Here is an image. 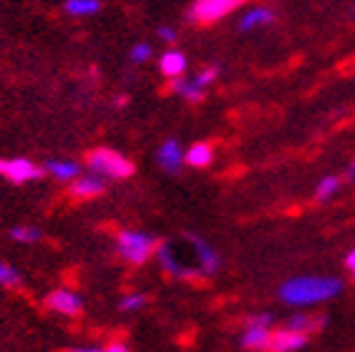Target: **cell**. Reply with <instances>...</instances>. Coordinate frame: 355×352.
I'll return each instance as SVG.
<instances>
[{
    "mask_svg": "<svg viewBox=\"0 0 355 352\" xmlns=\"http://www.w3.org/2000/svg\"><path fill=\"white\" fill-rule=\"evenodd\" d=\"M219 76V68L217 66H209L205 71H199L197 76H191V78H184V76H179V78H171V91L179 94L182 98H187L189 103H197L205 98V91L207 86H212L217 81Z\"/></svg>",
    "mask_w": 355,
    "mask_h": 352,
    "instance_id": "obj_5",
    "label": "cell"
},
{
    "mask_svg": "<svg viewBox=\"0 0 355 352\" xmlns=\"http://www.w3.org/2000/svg\"><path fill=\"white\" fill-rule=\"evenodd\" d=\"M159 71L166 76V78H179V76H184L187 71V55L182 51H166L162 58H159Z\"/></svg>",
    "mask_w": 355,
    "mask_h": 352,
    "instance_id": "obj_15",
    "label": "cell"
},
{
    "mask_svg": "<svg viewBox=\"0 0 355 352\" xmlns=\"http://www.w3.org/2000/svg\"><path fill=\"white\" fill-rule=\"evenodd\" d=\"M0 176L8 179L10 184H26L38 179L41 169L33 161L23 159V156H18V159H0Z\"/></svg>",
    "mask_w": 355,
    "mask_h": 352,
    "instance_id": "obj_7",
    "label": "cell"
},
{
    "mask_svg": "<svg viewBox=\"0 0 355 352\" xmlns=\"http://www.w3.org/2000/svg\"><path fill=\"white\" fill-rule=\"evenodd\" d=\"M345 267H348V270H350V274H353V277H355V249L350 252L348 257H345Z\"/></svg>",
    "mask_w": 355,
    "mask_h": 352,
    "instance_id": "obj_27",
    "label": "cell"
},
{
    "mask_svg": "<svg viewBox=\"0 0 355 352\" xmlns=\"http://www.w3.org/2000/svg\"><path fill=\"white\" fill-rule=\"evenodd\" d=\"M157 237L144 234V231L123 229L116 234V254L129 264H144L157 254Z\"/></svg>",
    "mask_w": 355,
    "mask_h": 352,
    "instance_id": "obj_3",
    "label": "cell"
},
{
    "mask_svg": "<svg viewBox=\"0 0 355 352\" xmlns=\"http://www.w3.org/2000/svg\"><path fill=\"white\" fill-rule=\"evenodd\" d=\"M86 166H89V171L101 176V179H114V182H119V179H129V176L134 174V164L114 149L89 151V156H86Z\"/></svg>",
    "mask_w": 355,
    "mask_h": 352,
    "instance_id": "obj_2",
    "label": "cell"
},
{
    "mask_svg": "<svg viewBox=\"0 0 355 352\" xmlns=\"http://www.w3.org/2000/svg\"><path fill=\"white\" fill-rule=\"evenodd\" d=\"M103 189H106V184H103V179L98 174H78L73 179V182L69 184V194L73 199H96L101 197Z\"/></svg>",
    "mask_w": 355,
    "mask_h": 352,
    "instance_id": "obj_11",
    "label": "cell"
},
{
    "mask_svg": "<svg viewBox=\"0 0 355 352\" xmlns=\"http://www.w3.org/2000/svg\"><path fill=\"white\" fill-rule=\"evenodd\" d=\"M63 10L73 18H89V15H96L101 10V0H66Z\"/></svg>",
    "mask_w": 355,
    "mask_h": 352,
    "instance_id": "obj_19",
    "label": "cell"
},
{
    "mask_svg": "<svg viewBox=\"0 0 355 352\" xmlns=\"http://www.w3.org/2000/svg\"><path fill=\"white\" fill-rule=\"evenodd\" d=\"M212 159H214V149H212V143H207V141L191 143L189 149L184 151V164H189V166H194V169H205V166H209Z\"/></svg>",
    "mask_w": 355,
    "mask_h": 352,
    "instance_id": "obj_16",
    "label": "cell"
},
{
    "mask_svg": "<svg viewBox=\"0 0 355 352\" xmlns=\"http://www.w3.org/2000/svg\"><path fill=\"white\" fill-rule=\"evenodd\" d=\"M285 327L302 332V335H313V332L325 327V317H322V315H302L300 312V315H293V317L287 319Z\"/></svg>",
    "mask_w": 355,
    "mask_h": 352,
    "instance_id": "obj_18",
    "label": "cell"
},
{
    "mask_svg": "<svg viewBox=\"0 0 355 352\" xmlns=\"http://www.w3.org/2000/svg\"><path fill=\"white\" fill-rule=\"evenodd\" d=\"M157 33H159V38H162L164 43H174V41H177V30H174L171 26H159Z\"/></svg>",
    "mask_w": 355,
    "mask_h": 352,
    "instance_id": "obj_25",
    "label": "cell"
},
{
    "mask_svg": "<svg viewBox=\"0 0 355 352\" xmlns=\"http://www.w3.org/2000/svg\"><path fill=\"white\" fill-rule=\"evenodd\" d=\"M338 189H340V179L330 174V176H325V179H320V184L315 186V199H318V202H328Z\"/></svg>",
    "mask_w": 355,
    "mask_h": 352,
    "instance_id": "obj_20",
    "label": "cell"
},
{
    "mask_svg": "<svg viewBox=\"0 0 355 352\" xmlns=\"http://www.w3.org/2000/svg\"><path fill=\"white\" fill-rule=\"evenodd\" d=\"M272 335V315H252L247 317L245 332H242V347L252 352H267V342Z\"/></svg>",
    "mask_w": 355,
    "mask_h": 352,
    "instance_id": "obj_6",
    "label": "cell"
},
{
    "mask_svg": "<svg viewBox=\"0 0 355 352\" xmlns=\"http://www.w3.org/2000/svg\"><path fill=\"white\" fill-rule=\"evenodd\" d=\"M63 352H103L101 347H71V350H63Z\"/></svg>",
    "mask_w": 355,
    "mask_h": 352,
    "instance_id": "obj_28",
    "label": "cell"
},
{
    "mask_svg": "<svg viewBox=\"0 0 355 352\" xmlns=\"http://www.w3.org/2000/svg\"><path fill=\"white\" fill-rule=\"evenodd\" d=\"M308 340H310V335H302V332L290 330V327L272 330L270 342H267V352H295L308 345Z\"/></svg>",
    "mask_w": 355,
    "mask_h": 352,
    "instance_id": "obj_10",
    "label": "cell"
},
{
    "mask_svg": "<svg viewBox=\"0 0 355 352\" xmlns=\"http://www.w3.org/2000/svg\"><path fill=\"white\" fill-rule=\"evenodd\" d=\"M189 242H191V247H194V254H197V259H199V270H202V274H205V277L217 274L219 267H222V257H219V252L214 249L209 242H205L202 237H197V234H189Z\"/></svg>",
    "mask_w": 355,
    "mask_h": 352,
    "instance_id": "obj_9",
    "label": "cell"
},
{
    "mask_svg": "<svg viewBox=\"0 0 355 352\" xmlns=\"http://www.w3.org/2000/svg\"><path fill=\"white\" fill-rule=\"evenodd\" d=\"M146 302H149L146 294H141V292H131V294H126V297L119 302V307H121V312H139L146 307Z\"/></svg>",
    "mask_w": 355,
    "mask_h": 352,
    "instance_id": "obj_23",
    "label": "cell"
},
{
    "mask_svg": "<svg viewBox=\"0 0 355 352\" xmlns=\"http://www.w3.org/2000/svg\"><path fill=\"white\" fill-rule=\"evenodd\" d=\"M247 3L250 0H194V6L189 8L187 18L191 23H199V26H209V23L227 18L239 6H247Z\"/></svg>",
    "mask_w": 355,
    "mask_h": 352,
    "instance_id": "obj_4",
    "label": "cell"
},
{
    "mask_svg": "<svg viewBox=\"0 0 355 352\" xmlns=\"http://www.w3.org/2000/svg\"><path fill=\"white\" fill-rule=\"evenodd\" d=\"M103 352H129V347L123 345V342H111L109 347H103Z\"/></svg>",
    "mask_w": 355,
    "mask_h": 352,
    "instance_id": "obj_26",
    "label": "cell"
},
{
    "mask_svg": "<svg viewBox=\"0 0 355 352\" xmlns=\"http://www.w3.org/2000/svg\"><path fill=\"white\" fill-rule=\"evenodd\" d=\"M151 53H154V51H151V46L149 43H137V46L131 48V53H129V58H131V63H146L151 58Z\"/></svg>",
    "mask_w": 355,
    "mask_h": 352,
    "instance_id": "obj_24",
    "label": "cell"
},
{
    "mask_svg": "<svg viewBox=\"0 0 355 352\" xmlns=\"http://www.w3.org/2000/svg\"><path fill=\"white\" fill-rule=\"evenodd\" d=\"M46 307L63 317H78L83 312V299L73 290H53L46 297Z\"/></svg>",
    "mask_w": 355,
    "mask_h": 352,
    "instance_id": "obj_8",
    "label": "cell"
},
{
    "mask_svg": "<svg viewBox=\"0 0 355 352\" xmlns=\"http://www.w3.org/2000/svg\"><path fill=\"white\" fill-rule=\"evenodd\" d=\"M345 179H348V182H353V179H355V159L350 161L348 169H345Z\"/></svg>",
    "mask_w": 355,
    "mask_h": 352,
    "instance_id": "obj_29",
    "label": "cell"
},
{
    "mask_svg": "<svg viewBox=\"0 0 355 352\" xmlns=\"http://www.w3.org/2000/svg\"><path fill=\"white\" fill-rule=\"evenodd\" d=\"M46 171L53 179H58V182H73L76 176L81 174V166L76 161H71V159H51V161H46Z\"/></svg>",
    "mask_w": 355,
    "mask_h": 352,
    "instance_id": "obj_17",
    "label": "cell"
},
{
    "mask_svg": "<svg viewBox=\"0 0 355 352\" xmlns=\"http://www.w3.org/2000/svg\"><path fill=\"white\" fill-rule=\"evenodd\" d=\"M343 282L335 277H293L280 287V299L290 307H308L328 302L340 294Z\"/></svg>",
    "mask_w": 355,
    "mask_h": 352,
    "instance_id": "obj_1",
    "label": "cell"
},
{
    "mask_svg": "<svg viewBox=\"0 0 355 352\" xmlns=\"http://www.w3.org/2000/svg\"><path fill=\"white\" fill-rule=\"evenodd\" d=\"M0 287H8V290H15V287H21V272L13 270L10 264L0 262Z\"/></svg>",
    "mask_w": 355,
    "mask_h": 352,
    "instance_id": "obj_22",
    "label": "cell"
},
{
    "mask_svg": "<svg viewBox=\"0 0 355 352\" xmlns=\"http://www.w3.org/2000/svg\"><path fill=\"white\" fill-rule=\"evenodd\" d=\"M275 21V13L270 8L265 6H257V8H250L242 18H239V30L242 33H250V30H257L262 26H270Z\"/></svg>",
    "mask_w": 355,
    "mask_h": 352,
    "instance_id": "obj_14",
    "label": "cell"
},
{
    "mask_svg": "<svg viewBox=\"0 0 355 352\" xmlns=\"http://www.w3.org/2000/svg\"><path fill=\"white\" fill-rule=\"evenodd\" d=\"M10 239H15V242H21V244H35V242H41L43 234H41V229H35V227H13V229H10Z\"/></svg>",
    "mask_w": 355,
    "mask_h": 352,
    "instance_id": "obj_21",
    "label": "cell"
},
{
    "mask_svg": "<svg viewBox=\"0 0 355 352\" xmlns=\"http://www.w3.org/2000/svg\"><path fill=\"white\" fill-rule=\"evenodd\" d=\"M157 164L166 174H177L182 166H184V151L179 146L177 139H166L157 151Z\"/></svg>",
    "mask_w": 355,
    "mask_h": 352,
    "instance_id": "obj_12",
    "label": "cell"
},
{
    "mask_svg": "<svg viewBox=\"0 0 355 352\" xmlns=\"http://www.w3.org/2000/svg\"><path fill=\"white\" fill-rule=\"evenodd\" d=\"M157 259H159V264H162V270H164L166 274H171V277L191 279V277H197V274H199V272L184 267V264L174 257V249H171V244H159V247H157Z\"/></svg>",
    "mask_w": 355,
    "mask_h": 352,
    "instance_id": "obj_13",
    "label": "cell"
}]
</instances>
